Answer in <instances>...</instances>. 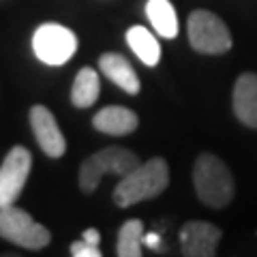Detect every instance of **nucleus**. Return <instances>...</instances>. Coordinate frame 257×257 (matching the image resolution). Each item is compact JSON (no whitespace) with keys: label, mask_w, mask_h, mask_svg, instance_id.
I'll return each mask as SVG.
<instances>
[{"label":"nucleus","mask_w":257,"mask_h":257,"mask_svg":"<svg viewBox=\"0 0 257 257\" xmlns=\"http://www.w3.org/2000/svg\"><path fill=\"white\" fill-rule=\"evenodd\" d=\"M234 114L248 128H257V75L242 73L234 84Z\"/></svg>","instance_id":"obj_10"},{"label":"nucleus","mask_w":257,"mask_h":257,"mask_svg":"<svg viewBox=\"0 0 257 257\" xmlns=\"http://www.w3.org/2000/svg\"><path fill=\"white\" fill-rule=\"evenodd\" d=\"M170 184V167L167 161L155 157L148 163H140L135 170L122 176L114 189V202L120 208L135 206L146 199H155L167 189Z\"/></svg>","instance_id":"obj_1"},{"label":"nucleus","mask_w":257,"mask_h":257,"mask_svg":"<svg viewBox=\"0 0 257 257\" xmlns=\"http://www.w3.org/2000/svg\"><path fill=\"white\" fill-rule=\"evenodd\" d=\"M144 223L140 219H128L118 231L116 255L118 257H140L144 251Z\"/></svg>","instance_id":"obj_16"},{"label":"nucleus","mask_w":257,"mask_h":257,"mask_svg":"<svg viewBox=\"0 0 257 257\" xmlns=\"http://www.w3.org/2000/svg\"><path fill=\"white\" fill-rule=\"evenodd\" d=\"M0 238L9 240L22 248L39 251V248L50 244L52 234L47 227L39 225L26 210L11 204L0 208Z\"/></svg>","instance_id":"obj_5"},{"label":"nucleus","mask_w":257,"mask_h":257,"mask_svg":"<svg viewBox=\"0 0 257 257\" xmlns=\"http://www.w3.org/2000/svg\"><path fill=\"white\" fill-rule=\"evenodd\" d=\"M189 32V43L195 52L208 54V56H219L231 50V35L225 22L210 11L197 9L189 15L187 22Z\"/></svg>","instance_id":"obj_4"},{"label":"nucleus","mask_w":257,"mask_h":257,"mask_svg":"<svg viewBox=\"0 0 257 257\" xmlns=\"http://www.w3.org/2000/svg\"><path fill=\"white\" fill-rule=\"evenodd\" d=\"M32 170V155L28 148L13 146L0 165V208L11 206L22 195L24 184Z\"/></svg>","instance_id":"obj_7"},{"label":"nucleus","mask_w":257,"mask_h":257,"mask_svg":"<svg viewBox=\"0 0 257 257\" xmlns=\"http://www.w3.org/2000/svg\"><path fill=\"white\" fill-rule=\"evenodd\" d=\"M140 124V118L133 109H126L122 105H107L99 109L92 118V126L96 131L105 133V135H128L133 133Z\"/></svg>","instance_id":"obj_11"},{"label":"nucleus","mask_w":257,"mask_h":257,"mask_svg":"<svg viewBox=\"0 0 257 257\" xmlns=\"http://www.w3.org/2000/svg\"><path fill=\"white\" fill-rule=\"evenodd\" d=\"M144 244H146L148 248H155V251H159L161 246H163V242H161V236L159 234H144Z\"/></svg>","instance_id":"obj_18"},{"label":"nucleus","mask_w":257,"mask_h":257,"mask_svg":"<svg viewBox=\"0 0 257 257\" xmlns=\"http://www.w3.org/2000/svg\"><path fill=\"white\" fill-rule=\"evenodd\" d=\"M126 43L135 52V56L148 67H155L161 58V47L155 35L144 26H131L126 30Z\"/></svg>","instance_id":"obj_15"},{"label":"nucleus","mask_w":257,"mask_h":257,"mask_svg":"<svg viewBox=\"0 0 257 257\" xmlns=\"http://www.w3.org/2000/svg\"><path fill=\"white\" fill-rule=\"evenodd\" d=\"M140 163L142 161L135 152L120 148V146H107V148L90 155L82 163L79 176H77L79 189H82L86 195H90V193L96 191V187H99V182L105 174H116L122 178L124 174L135 170Z\"/></svg>","instance_id":"obj_3"},{"label":"nucleus","mask_w":257,"mask_h":257,"mask_svg":"<svg viewBox=\"0 0 257 257\" xmlns=\"http://www.w3.org/2000/svg\"><path fill=\"white\" fill-rule=\"evenodd\" d=\"M223 231L208 221H189L180 229V246L182 255L187 257H212L216 255V246Z\"/></svg>","instance_id":"obj_9"},{"label":"nucleus","mask_w":257,"mask_h":257,"mask_svg":"<svg viewBox=\"0 0 257 257\" xmlns=\"http://www.w3.org/2000/svg\"><path fill=\"white\" fill-rule=\"evenodd\" d=\"M32 50L41 62L58 67V64L69 62L71 56L75 54L77 37L73 35V30L60 24H41L32 37Z\"/></svg>","instance_id":"obj_6"},{"label":"nucleus","mask_w":257,"mask_h":257,"mask_svg":"<svg viewBox=\"0 0 257 257\" xmlns=\"http://www.w3.org/2000/svg\"><path fill=\"white\" fill-rule=\"evenodd\" d=\"M99 242H101V234L96 229H86L82 240H75L71 244V255L73 257H101V248H99Z\"/></svg>","instance_id":"obj_17"},{"label":"nucleus","mask_w":257,"mask_h":257,"mask_svg":"<svg viewBox=\"0 0 257 257\" xmlns=\"http://www.w3.org/2000/svg\"><path fill=\"white\" fill-rule=\"evenodd\" d=\"M99 92H101V82H99L96 71L92 67L79 69V73L75 75L73 88H71V103L79 109L92 107L96 99H99Z\"/></svg>","instance_id":"obj_13"},{"label":"nucleus","mask_w":257,"mask_h":257,"mask_svg":"<svg viewBox=\"0 0 257 257\" xmlns=\"http://www.w3.org/2000/svg\"><path fill=\"white\" fill-rule=\"evenodd\" d=\"M99 67L103 71V75H105L109 82H114L118 88H122L124 92L128 94H138L140 92V77L135 73L133 64L128 62L122 54H103L99 58Z\"/></svg>","instance_id":"obj_12"},{"label":"nucleus","mask_w":257,"mask_h":257,"mask_svg":"<svg viewBox=\"0 0 257 257\" xmlns=\"http://www.w3.org/2000/svg\"><path fill=\"white\" fill-rule=\"evenodd\" d=\"M146 15L159 37L174 39L178 35V18H176V9L170 0H148Z\"/></svg>","instance_id":"obj_14"},{"label":"nucleus","mask_w":257,"mask_h":257,"mask_svg":"<svg viewBox=\"0 0 257 257\" xmlns=\"http://www.w3.org/2000/svg\"><path fill=\"white\" fill-rule=\"evenodd\" d=\"M30 126L39 148L50 159H60L67 152V140H64L54 114L45 105H35L30 109Z\"/></svg>","instance_id":"obj_8"},{"label":"nucleus","mask_w":257,"mask_h":257,"mask_svg":"<svg viewBox=\"0 0 257 257\" xmlns=\"http://www.w3.org/2000/svg\"><path fill=\"white\" fill-rule=\"evenodd\" d=\"M193 184L199 202L210 208H225L234 199V176L219 157L204 152L193 165Z\"/></svg>","instance_id":"obj_2"}]
</instances>
